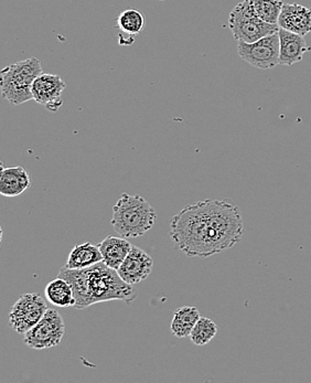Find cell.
Returning <instances> with one entry per match:
<instances>
[{
	"mask_svg": "<svg viewBox=\"0 0 311 383\" xmlns=\"http://www.w3.org/2000/svg\"><path fill=\"white\" fill-rule=\"evenodd\" d=\"M244 222L239 207L224 200L185 206L170 221L176 247L190 257H210L234 247L242 239Z\"/></svg>",
	"mask_w": 311,
	"mask_h": 383,
	"instance_id": "cell-1",
	"label": "cell"
},
{
	"mask_svg": "<svg viewBox=\"0 0 311 383\" xmlns=\"http://www.w3.org/2000/svg\"><path fill=\"white\" fill-rule=\"evenodd\" d=\"M58 276L65 278L72 286L77 309L111 301H123L129 305L137 299V292L133 285L121 280L117 271L103 262L81 270L63 266Z\"/></svg>",
	"mask_w": 311,
	"mask_h": 383,
	"instance_id": "cell-2",
	"label": "cell"
},
{
	"mask_svg": "<svg viewBox=\"0 0 311 383\" xmlns=\"http://www.w3.org/2000/svg\"><path fill=\"white\" fill-rule=\"evenodd\" d=\"M156 218V211L144 197L123 193L114 205L111 224L125 239L138 238L152 229Z\"/></svg>",
	"mask_w": 311,
	"mask_h": 383,
	"instance_id": "cell-3",
	"label": "cell"
},
{
	"mask_svg": "<svg viewBox=\"0 0 311 383\" xmlns=\"http://www.w3.org/2000/svg\"><path fill=\"white\" fill-rule=\"evenodd\" d=\"M44 72L40 60L29 58L4 67L0 72L3 98L13 105H21L34 100L32 85Z\"/></svg>",
	"mask_w": 311,
	"mask_h": 383,
	"instance_id": "cell-4",
	"label": "cell"
},
{
	"mask_svg": "<svg viewBox=\"0 0 311 383\" xmlns=\"http://www.w3.org/2000/svg\"><path fill=\"white\" fill-rule=\"evenodd\" d=\"M229 27L237 41L253 44L279 31L281 27L262 20L251 0L237 4L229 17Z\"/></svg>",
	"mask_w": 311,
	"mask_h": 383,
	"instance_id": "cell-5",
	"label": "cell"
},
{
	"mask_svg": "<svg viewBox=\"0 0 311 383\" xmlns=\"http://www.w3.org/2000/svg\"><path fill=\"white\" fill-rule=\"evenodd\" d=\"M65 335V325L59 311L48 309L41 320L25 334L23 342L31 349L57 347Z\"/></svg>",
	"mask_w": 311,
	"mask_h": 383,
	"instance_id": "cell-6",
	"label": "cell"
},
{
	"mask_svg": "<svg viewBox=\"0 0 311 383\" xmlns=\"http://www.w3.org/2000/svg\"><path fill=\"white\" fill-rule=\"evenodd\" d=\"M48 309L40 294H23L11 307L9 324L15 332L25 335L41 320Z\"/></svg>",
	"mask_w": 311,
	"mask_h": 383,
	"instance_id": "cell-7",
	"label": "cell"
},
{
	"mask_svg": "<svg viewBox=\"0 0 311 383\" xmlns=\"http://www.w3.org/2000/svg\"><path fill=\"white\" fill-rule=\"evenodd\" d=\"M237 53L254 67L274 69L279 65V34H270L253 44L237 41Z\"/></svg>",
	"mask_w": 311,
	"mask_h": 383,
	"instance_id": "cell-8",
	"label": "cell"
},
{
	"mask_svg": "<svg viewBox=\"0 0 311 383\" xmlns=\"http://www.w3.org/2000/svg\"><path fill=\"white\" fill-rule=\"evenodd\" d=\"M67 88V83L60 75L44 73L39 75L32 85L34 100L46 110L57 112L62 105V93Z\"/></svg>",
	"mask_w": 311,
	"mask_h": 383,
	"instance_id": "cell-9",
	"label": "cell"
},
{
	"mask_svg": "<svg viewBox=\"0 0 311 383\" xmlns=\"http://www.w3.org/2000/svg\"><path fill=\"white\" fill-rule=\"evenodd\" d=\"M154 260L148 253L139 247H131L126 259L121 263L117 273L121 280L131 285H136L150 275Z\"/></svg>",
	"mask_w": 311,
	"mask_h": 383,
	"instance_id": "cell-10",
	"label": "cell"
},
{
	"mask_svg": "<svg viewBox=\"0 0 311 383\" xmlns=\"http://www.w3.org/2000/svg\"><path fill=\"white\" fill-rule=\"evenodd\" d=\"M278 26L293 34L306 36L311 32V8L299 4H284Z\"/></svg>",
	"mask_w": 311,
	"mask_h": 383,
	"instance_id": "cell-11",
	"label": "cell"
},
{
	"mask_svg": "<svg viewBox=\"0 0 311 383\" xmlns=\"http://www.w3.org/2000/svg\"><path fill=\"white\" fill-rule=\"evenodd\" d=\"M279 65H296L304 58L306 52L310 51L304 36L293 34L286 29L279 28Z\"/></svg>",
	"mask_w": 311,
	"mask_h": 383,
	"instance_id": "cell-12",
	"label": "cell"
},
{
	"mask_svg": "<svg viewBox=\"0 0 311 383\" xmlns=\"http://www.w3.org/2000/svg\"><path fill=\"white\" fill-rule=\"evenodd\" d=\"M31 186L28 171L21 166L5 168L1 162L0 174V195L8 198L18 197Z\"/></svg>",
	"mask_w": 311,
	"mask_h": 383,
	"instance_id": "cell-13",
	"label": "cell"
},
{
	"mask_svg": "<svg viewBox=\"0 0 311 383\" xmlns=\"http://www.w3.org/2000/svg\"><path fill=\"white\" fill-rule=\"evenodd\" d=\"M116 28L119 29V44L121 46H131L134 44L137 34L145 28V15L136 9H127L119 15L116 21Z\"/></svg>",
	"mask_w": 311,
	"mask_h": 383,
	"instance_id": "cell-14",
	"label": "cell"
},
{
	"mask_svg": "<svg viewBox=\"0 0 311 383\" xmlns=\"http://www.w3.org/2000/svg\"><path fill=\"white\" fill-rule=\"evenodd\" d=\"M133 245L125 238L108 235L98 245L103 257V263L114 270H119L121 263L126 259Z\"/></svg>",
	"mask_w": 311,
	"mask_h": 383,
	"instance_id": "cell-15",
	"label": "cell"
},
{
	"mask_svg": "<svg viewBox=\"0 0 311 383\" xmlns=\"http://www.w3.org/2000/svg\"><path fill=\"white\" fill-rule=\"evenodd\" d=\"M100 262H103V257L98 245H92L91 242H85L82 245H75L71 249L65 266L71 270H81L90 268Z\"/></svg>",
	"mask_w": 311,
	"mask_h": 383,
	"instance_id": "cell-16",
	"label": "cell"
},
{
	"mask_svg": "<svg viewBox=\"0 0 311 383\" xmlns=\"http://www.w3.org/2000/svg\"><path fill=\"white\" fill-rule=\"evenodd\" d=\"M46 297L54 306L67 309L74 307L77 299L72 286L65 278H54L46 287Z\"/></svg>",
	"mask_w": 311,
	"mask_h": 383,
	"instance_id": "cell-17",
	"label": "cell"
},
{
	"mask_svg": "<svg viewBox=\"0 0 311 383\" xmlns=\"http://www.w3.org/2000/svg\"><path fill=\"white\" fill-rule=\"evenodd\" d=\"M199 319H200V313L196 307L183 306L176 309L173 322H171V332L176 337H188Z\"/></svg>",
	"mask_w": 311,
	"mask_h": 383,
	"instance_id": "cell-18",
	"label": "cell"
},
{
	"mask_svg": "<svg viewBox=\"0 0 311 383\" xmlns=\"http://www.w3.org/2000/svg\"><path fill=\"white\" fill-rule=\"evenodd\" d=\"M216 332L218 326L212 319L200 317L189 337L194 345L204 346L216 337Z\"/></svg>",
	"mask_w": 311,
	"mask_h": 383,
	"instance_id": "cell-19",
	"label": "cell"
},
{
	"mask_svg": "<svg viewBox=\"0 0 311 383\" xmlns=\"http://www.w3.org/2000/svg\"><path fill=\"white\" fill-rule=\"evenodd\" d=\"M255 11L262 20L278 25L284 3L282 0H251Z\"/></svg>",
	"mask_w": 311,
	"mask_h": 383,
	"instance_id": "cell-20",
	"label": "cell"
}]
</instances>
